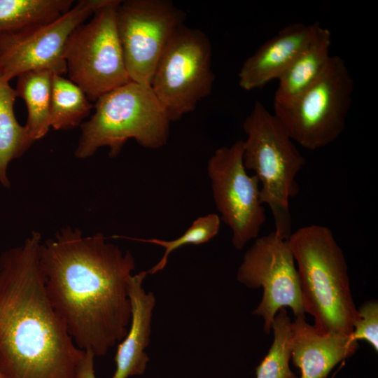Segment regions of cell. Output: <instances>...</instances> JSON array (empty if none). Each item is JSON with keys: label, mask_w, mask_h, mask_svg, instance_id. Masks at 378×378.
I'll use <instances>...</instances> for the list:
<instances>
[{"label": "cell", "mask_w": 378, "mask_h": 378, "mask_svg": "<svg viewBox=\"0 0 378 378\" xmlns=\"http://www.w3.org/2000/svg\"><path fill=\"white\" fill-rule=\"evenodd\" d=\"M243 162L260 183V197L272 212L274 232L284 239L292 234L289 200L298 195L296 177L305 163L287 131L265 105L256 100L243 122Z\"/></svg>", "instance_id": "4"}, {"label": "cell", "mask_w": 378, "mask_h": 378, "mask_svg": "<svg viewBox=\"0 0 378 378\" xmlns=\"http://www.w3.org/2000/svg\"><path fill=\"white\" fill-rule=\"evenodd\" d=\"M220 225L219 216L216 214H209L197 218L183 234L173 240L166 241L155 238L141 239L123 236H114V237L125 238L163 247L164 252L161 259L147 271L148 274H154L165 267L169 256L174 251L185 245H199L210 241L218 234Z\"/></svg>", "instance_id": "22"}, {"label": "cell", "mask_w": 378, "mask_h": 378, "mask_svg": "<svg viewBox=\"0 0 378 378\" xmlns=\"http://www.w3.org/2000/svg\"><path fill=\"white\" fill-rule=\"evenodd\" d=\"M15 89L0 74V181L8 186L6 176L8 163L22 155L34 141L25 126L20 125L15 115Z\"/></svg>", "instance_id": "19"}, {"label": "cell", "mask_w": 378, "mask_h": 378, "mask_svg": "<svg viewBox=\"0 0 378 378\" xmlns=\"http://www.w3.org/2000/svg\"><path fill=\"white\" fill-rule=\"evenodd\" d=\"M243 140L217 148L207 164L212 195L220 219L232 231V243L241 250L258 237L266 220L257 176L243 162Z\"/></svg>", "instance_id": "10"}, {"label": "cell", "mask_w": 378, "mask_h": 378, "mask_svg": "<svg viewBox=\"0 0 378 378\" xmlns=\"http://www.w3.org/2000/svg\"><path fill=\"white\" fill-rule=\"evenodd\" d=\"M291 358L300 370V378H326L334 367L351 356L358 342L350 336L321 334L297 316L291 322Z\"/></svg>", "instance_id": "14"}, {"label": "cell", "mask_w": 378, "mask_h": 378, "mask_svg": "<svg viewBox=\"0 0 378 378\" xmlns=\"http://www.w3.org/2000/svg\"><path fill=\"white\" fill-rule=\"evenodd\" d=\"M147 274V271H141L133 274L130 279L128 294L131 321L125 337L118 345L115 370L111 378L141 375L149 360L145 349L150 343L153 310L156 299L153 292H146L142 286Z\"/></svg>", "instance_id": "15"}, {"label": "cell", "mask_w": 378, "mask_h": 378, "mask_svg": "<svg viewBox=\"0 0 378 378\" xmlns=\"http://www.w3.org/2000/svg\"><path fill=\"white\" fill-rule=\"evenodd\" d=\"M354 91V81L345 62L332 55L321 77L290 104L274 106V114L294 142L316 150L343 132Z\"/></svg>", "instance_id": "6"}, {"label": "cell", "mask_w": 378, "mask_h": 378, "mask_svg": "<svg viewBox=\"0 0 378 378\" xmlns=\"http://www.w3.org/2000/svg\"><path fill=\"white\" fill-rule=\"evenodd\" d=\"M291 322L285 308H281L276 312L272 324L273 342L267 354L255 369L256 378H298L289 367Z\"/></svg>", "instance_id": "21"}, {"label": "cell", "mask_w": 378, "mask_h": 378, "mask_svg": "<svg viewBox=\"0 0 378 378\" xmlns=\"http://www.w3.org/2000/svg\"><path fill=\"white\" fill-rule=\"evenodd\" d=\"M106 0H80L58 18L20 32L0 35V74L10 82L34 70L66 73V43L72 31L86 22Z\"/></svg>", "instance_id": "12"}, {"label": "cell", "mask_w": 378, "mask_h": 378, "mask_svg": "<svg viewBox=\"0 0 378 378\" xmlns=\"http://www.w3.org/2000/svg\"><path fill=\"white\" fill-rule=\"evenodd\" d=\"M120 1L106 0L87 22L72 31L65 45L69 80L90 102L131 81L116 26Z\"/></svg>", "instance_id": "7"}, {"label": "cell", "mask_w": 378, "mask_h": 378, "mask_svg": "<svg viewBox=\"0 0 378 378\" xmlns=\"http://www.w3.org/2000/svg\"><path fill=\"white\" fill-rule=\"evenodd\" d=\"M211 46L201 30L179 27L164 49L150 88L171 122L193 111L212 91Z\"/></svg>", "instance_id": "8"}, {"label": "cell", "mask_w": 378, "mask_h": 378, "mask_svg": "<svg viewBox=\"0 0 378 378\" xmlns=\"http://www.w3.org/2000/svg\"><path fill=\"white\" fill-rule=\"evenodd\" d=\"M49 299L78 348L106 355L131 321L128 289L135 260L99 232L62 229L40 247Z\"/></svg>", "instance_id": "1"}, {"label": "cell", "mask_w": 378, "mask_h": 378, "mask_svg": "<svg viewBox=\"0 0 378 378\" xmlns=\"http://www.w3.org/2000/svg\"><path fill=\"white\" fill-rule=\"evenodd\" d=\"M53 74L48 70L25 72L18 78L17 97H21L27 108L24 125L31 138L36 141L49 131L50 109Z\"/></svg>", "instance_id": "17"}, {"label": "cell", "mask_w": 378, "mask_h": 378, "mask_svg": "<svg viewBox=\"0 0 378 378\" xmlns=\"http://www.w3.org/2000/svg\"><path fill=\"white\" fill-rule=\"evenodd\" d=\"M358 310V318L353 324L351 338L354 341H366L378 351V302H365Z\"/></svg>", "instance_id": "23"}, {"label": "cell", "mask_w": 378, "mask_h": 378, "mask_svg": "<svg viewBox=\"0 0 378 378\" xmlns=\"http://www.w3.org/2000/svg\"><path fill=\"white\" fill-rule=\"evenodd\" d=\"M320 25L318 22L292 23L265 41L240 68V88L250 91L278 80L313 38Z\"/></svg>", "instance_id": "13"}, {"label": "cell", "mask_w": 378, "mask_h": 378, "mask_svg": "<svg viewBox=\"0 0 378 378\" xmlns=\"http://www.w3.org/2000/svg\"><path fill=\"white\" fill-rule=\"evenodd\" d=\"M72 0H0V35L51 22L66 13Z\"/></svg>", "instance_id": "18"}, {"label": "cell", "mask_w": 378, "mask_h": 378, "mask_svg": "<svg viewBox=\"0 0 378 378\" xmlns=\"http://www.w3.org/2000/svg\"><path fill=\"white\" fill-rule=\"evenodd\" d=\"M94 355L91 351H84L75 378H97L94 372Z\"/></svg>", "instance_id": "24"}, {"label": "cell", "mask_w": 378, "mask_h": 378, "mask_svg": "<svg viewBox=\"0 0 378 378\" xmlns=\"http://www.w3.org/2000/svg\"><path fill=\"white\" fill-rule=\"evenodd\" d=\"M185 17L168 0L120 1L116 26L131 81L150 87L157 64Z\"/></svg>", "instance_id": "9"}, {"label": "cell", "mask_w": 378, "mask_h": 378, "mask_svg": "<svg viewBox=\"0 0 378 378\" xmlns=\"http://www.w3.org/2000/svg\"><path fill=\"white\" fill-rule=\"evenodd\" d=\"M288 243L297 262L304 312L321 334L350 336L358 310L348 267L332 230L312 224L292 232Z\"/></svg>", "instance_id": "3"}, {"label": "cell", "mask_w": 378, "mask_h": 378, "mask_svg": "<svg viewBox=\"0 0 378 378\" xmlns=\"http://www.w3.org/2000/svg\"><path fill=\"white\" fill-rule=\"evenodd\" d=\"M94 106L84 92L71 80L54 74L50 109V127L57 130L78 126Z\"/></svg>", "instance_id": "20"}, {"label": "cell", "mask_w": 378, "mask_h": 378, "mask_svg": "<svg viewBox=\"0 0 378 378\" xmlns=\"http://www.w3.org/2000/svg\"><path fill=\"white\" fill-rule=\"evenodd\" d=\"M94 108L82 125L77 158L92 156L104 146L115 157L130 139L148 149L167 143L171 121L150 86L130 81L101 96Z\"/></svg>", "instance_id": "5"}, {"label": "cell", "mask_w": 378, "mask_h": 378, "mask_svg": "<svg viewBox=\"0 0 378 378\" xmlns=\"http://www.w3.org/2000/svg\"><path fill=\"white\" fill-rule=\"evenodd\" d=\"M0 378H5L0 368Z\"/></svg>", "instance_id": "25"}, {"label": "cell", "mask_w": 378, "mask_h": 378, "mask_svg": "<svg viewBox=\"0 0 378 378\" xmlns=\"http://www.w3.org/2000/svg\"><path fill=\"white\" fill-rule=\"evenodd\" d=\"M33 232L0 258V368L5 378H75L76 346L48 295Z\"/></svg>", "instance_id": "2"}, {"label": "cell", "mask_w": 378, "mask_h": 378, "mask_svg": "<svg viewBox=\"0 0 378 378\" xmlns=\"http://www.w3.org/2000/svg\"><path fill=\"white\" fill-rule=\"evenodd\" d=\"M237 281L250 288H262V297L253 315L264 320L270 334L276 312L290 307L295 316H305L299 276L288 240L274 231L255 239L237 273Z\"/></svg>", "instance_id": "11"}, {"label": "cell", "mask_w": 378, "mask_h": 378, "mask_svg": "<svg viewBox=\"0 0 378 378\" xmlns=\"http://www.w3.org/2000/svg\"><path fill=\"white\" fill-rule=\"evenodd\" d=\"M331 33L320 25L310 42L278 78L274 96V106H286L312 87L328 68Z\"/></svg>", "instance_id": "16"}]
</instances>
